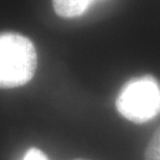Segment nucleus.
Listing matches in <instances>:
<instances>
[{"label":"nucleus","instance_id":"1","mask_svg":"<svg viewBox=\"0 0 160 160\" xmlns=\"http://www.w3.org/2000/svg\"><path fill=\"white\" fill-rule=\"evenodd\" d=\"M37 69V51L33 43L17 32L0 33V88L25 86Z\"/></svg>","mask_w":160,"mask_h":160},{"label":"nucleus","instance_id":"2","mask_svg":"<svg viewBox=\"0 0 160 160\" xmlns=\"http://www.w3.org/2000/svg\"><path fill=\"white\" fill-rule=\"evenodd\" d=\"M115 104L125 119L145 123L160 113V86L151 76L134 78L123 86Z\"/></svg>","mask_w":160,"mask_h":160},{"label":"nucleus","instance_id":"3","mask_svg":"<svg viewBox=\"0 0 160 160\" xmlns=\"http://www.w3.org/2000/svg\"><path fill=\"white\" fill-rule=\"evenodd\" d=\"M104 0H52L53 10L62 18H76L84 14L94 4Z\"/></svg>","mask_w":160,"mask_h":160},{"label":"nucleus","instance_id":"4","mask_svg":"<svg viewBox=\"0 0 160 160\" xmlns=\"http://www.w3.org/2000/svg\"><path fill=\"white\" fill-rule=\"evenodd\" d=\"M145 160H160V127L154 132L145 149Z\"/></svg>","mask_w":160,"mask_h":160},{"label":"nucleus","instance_id":"5","mask_svg":"<svg viewBox=\"0 0 160 160\" xmlns=\"http://www.w3.org/2000/svg\"><path fill=\"white\" fill-rule=\"evenodd\" d=\"M23 160H49L46 155L38 148H31L24 155Z\"/></svg>","mask_w":160,"mask_h":160},{"label":"nucleus","instance_id":"6","mask_svg":"<svg viewBox=\"0 0 160 160\" xmlns=\"http://www.w3.org/2000/svg\"><path fill=\"white\" fill-rule=\"evenodd\" d=\"M74 160H88V159H74Z\"/></svg>","mask_w":160,"mask_h":160}]
</instances>
